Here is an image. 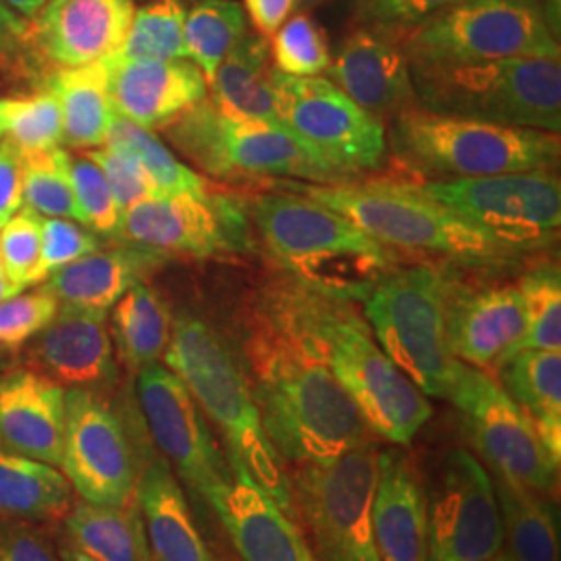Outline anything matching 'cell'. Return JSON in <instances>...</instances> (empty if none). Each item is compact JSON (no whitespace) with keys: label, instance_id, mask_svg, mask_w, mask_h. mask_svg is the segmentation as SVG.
Segmentation results:
<instances>
[{"label":"cell","instance_id":"1","mask_svg":"<svg viewBox=\"0 0 561 561\" xmlns=\"http://www.w3.org/2000/svg\"><path fill=\"white\" fill-rule=\"evenodd\" d=\"M324 294L300 280L264 287L241 317V366L262 428L283 460L319 463L368 442L354 401L324 360Z\"/></svg>","mask_w":561,"mask_h":561},{"label":"cell","instance_id":"2","mask_svg":"<svg viewBox=\"0 0 561 561\" xmlns=\"http://www.w3.org/2000/svg\"><path fill=\"white\" fill-rule=\"evenodd\" d=\"M250 219L271 252L301 285L337 300H366L400 262L340 213L296 192L271 187L248 201Z\"/></svg>","mask_w":561,"mask_h":561},{"label":"cell","instance_id":"3","mask_svg":"<svg viewBox=\"0 0 561 561\" xmlns=\"http://www.w3.org/2000/svg\"><path fill=\"white\" fill-rule=\"evenodd\" d=\"M275 187L340 213L373 240L393 250L443 256L470 271H491L524 256L422 194L412 181H285Z\"/></svg>","mask_w":561,"mask_h":561},{"label":"cell","instance_id":"4","mask_svg":"<svg viewBox=\"0 0 561 561\" xmlns=\"http://www.w3.org/2000/svg\"><path fill=\"white\" fill-rule=\"evenodd\" d=\"M162 360L187 387L202 412L221 428L227 454L241 460L252 479L296 520L287 466L262 428L243 366L221 333L204 319L180 314Z\"/></svg>","mask_w":561,"mask_h":561},{"label":"cell","instance_id":"5","mask_svg":"<svg viewBox=\"0 0 561 561\" xmlns=\"http://www.w3.org/2000/svg\"><path fill=\"white\" fill-rule=\"evenodd\" d=\"M387 152L414 181L553 171L560 134L445 115L416 104L387 123Z\"/></svg>","mask_w":561,"mask_h":561},{"label":"cell","instance_id":"6","mask_svg":"<svg viewBox=\"0 0 561 561\" xmlns=\"http://www.w3.org/2000/svg\"><path fill=\"white\" fill-rule=\"evenodd\" d=\"M456 264H398L364 300V321L382 352L426 398L449 400L461 362L447 335Z\"/></svg>","mask_w":561,"mask_h":561},{"label":"cell","instance_id":"7","mask_svg":"<svg viewBox=\"0 0 561 561\" xmlns=\"http://www.w3.org/2000/svg\"><path fill=\"white\" fill-rule=\"evenodd\" d=\"M167 136L202 173L221 181H354L285 123L229 119L210 99L167 125Z\"/></svg>","mask_w":561,"mask_h":561},{"label":"cell","instance_id":"8","mask_svg":"<svg viewBox=\"0 0 561 561\" xmlns=\"http://www.w3.org/2000/svg\"><path fill=\"white\" fill-rule=\"evenodd\" d=\"M419 104L435 113L561 131L560 57L412 67Z\"/></svg>","mask_w":561,"mask_h":561},{"label":"cell","instance_id":"9","mask_svg":"<svg viewBox=\"0 0 561 561\" xmlns=\"http://www.w3.org/2000/svg\"><path fill=\"white\" fill-rule=\"evenodd\" d=\"M321 340L324 360L368 433L393 445L412 443L431 421L433 405L382 352L352 301L324 298Z\"/></svg>","mask_w":561,"mask_h":561},{"label":"cell","instance_id":"10","mask_svg":"<svg viewBox=\"0 0 561 561\" xmlns=\"http://www.w3.org/2000/svg\"><path fill=\"white\" fill-rule=\"evenodd\" d=\"M412 67L560 57L539 0H460L400 32Z\"/></svg>","mask_w":561,"mask_h":561},{"label":"cell","instance_id":"11","mask_svg":"<svg viewBox=\"0 0 561 561\" xmlns=\"http://www.w3.org/2000/svg\"><path fill=\"white\" fill-rule=\"evenodd\" d=\"M379 451L373 443L319 463H298L289 477L296 520L319 561H381L373 530Z\"/></svg>","mask_w":561,"mask_h":561},{"label":"cell","instance_id":"12","mask_svg":"<svg viewBox=\"0 0 561 561\" xmlns=\"http://www.w3.org/2000/svg\"><path fill=\"white\" fill-rule=\"evenodd\" d=\"M412 183L463 221L522 254L547 248L558 238L561 181L553 171Z\"/></svg>","mask_w":561,"mask_h":561},{"label":"cell","instance_id":"13","mask_svg":"<svg viewBox=\"0 0 561 561\" xmlns=\"http://www.w3.org/2000/svg\"><path fill=\"white\" fill-rule=\"evenodd\" d=\"M449 401L460 412L466 439L489 463L491 474L541 495L558 489L560 461L551 458L533 419L493 375L461 362Z\"/></svg>","mask_w":561,"mask_h":561},{"label":"cell","instance_id":"14","mask_svg":"<svg viewBox=\"0 0 561 561\" xmlns=\"http://www.w3.org/2000/svg\"><path fill=\"white\" fill-rule=\"evenodd\" d=\"M121 240L159 250L167 256L221 259L254 248L248 201L208 190L196 194H161L138 202L121 217Z\"/></svg>","mask_w":561,"mask_h":561},{"label":"cell","instance_id":"15","mask_svg":"<svg viewBox=\"0 0 561 561\" xmlns=\"http://www.w3.org/2000/svg\"><path fill=\"white\" fill-rule=\"evenodd\" d=\"M271 85L279 117L301 140L345 175L356 180L387 159L385 125L370 117L322 76L294 78L273 67Z\"/></svg>","mask_w":561,"mask_h":561},{"label":"cell","instance_id":"16","mask_svg":"<svg viewBox=\"0 0 561 561\" xmlns=\"http://www.w3.org/2000/svg\"><path fill=\"white\" fill-rule=\"evenodd\" d=\"M127 426L94 389H65L60 472L83 502L121 507L136 500L138 458Z\"/></svg>","mask_w":561,"mask_h":561},{"label":"cell","instance_id":"17","mask_svg":"<svg viewBox=\"0 0 561 561\" xmlns=\"http://www.w3.org/2000/svg\"><path fill=\"white\" fill-rule=\"evenodd\" d=\"M428 561H482L503 551L493 479L468 449H449L426 489Z\"/></svg>","mask_w":561,"mask_h":561},{"label":"cell","instance_id":"18","mask_svg":"<svg viewBox=\"0 0 561 561\" xmlns=\"http://www.w3.org/2000/svg\"><path fill=\"white\" fill-rule=\"evenodd\" d=\"M141 419L159 454L171 463L178 479L202 500L231 479V466L222 456L204 412L180 377L161 362L138 373Z\"/></svg>","mask_w":561,"mask_h":561},{"label":"cell","instance_id":"19","mask_svg":"<svg viewBox=\"0 0 561 561\" xmlns=\"http://www.w3.org/2000/svg\"><path fill=\"white\" fill-rule=\"evenodd\" d=\"M447 335L458 360L495 373L524 335L518 280H468L456 268L447 300Z\"/></svg>","mask_w":561,"mask_h":561},{"label":"cell","instance_id":"20","mask_svg":"<svg viewBox=\"0 0 561 561\" xmlns=\"http://www.w3.org/2000/svg\"><path fill=\"white\" fill-rule=\"evenodd\" d=\"M327 78L385 127L419 104L400 32L389 27L373 25L350 34L331 60Z\"/></svg>","mask_w":561,"mask_h":561},{"label":"cell","instance_id":"21","mask_svg":"<svg viewBox=\"0 0 561 561\" xmlns=\"http://www.w3.org/2000/svg\"><path fill=\"white\" fill-rule=\"evenodd\" d=\"M231 479L204 502L219 516L241 561H319L300 526L252 479L236 456L227 454Z\"/></svg>","mask_w":561,"mask_h":561},{"label":"cell","instance_id":"22","mask_svg":"<svg viewBox=\"0 0 561 561\" xmlns=\"http://www.w3.org/2000/svg\"><path fill=\"white\" fill-rule=\"evenodd\" d=\"M134 13V0H48L27 36L55 69L83 67L119 50Z\"/></svg>","mask_w":561,"mask_h":561},{"label":"cell","instance_id":"23","mask_svg":"<svg viewBox=\"0 0 561 561\" xmlns=\"http://www.w3.org/2000/svg\"><path fill=\"white\" fill-rule=\"evenodd\" d=\"M111 99L117 115L152 131L208 99V81L190 59L111 57Z\"/></svg>","mask_w":561,"mask_h":561},{"label":"cell","instance_id":"24","mask_svg":"<svg viewBox=\"0 0 561 561\" xmlns=\"http://www.w3.org/2000/svg\"><path fill=\"white\" fill-rule=\"evenodd\" d=\"M32 341L27 368L60 387L96 391L117 382L115 345L104 317L59 310L55 321Z\"/></svg>","mask_w":561,"mask_h":561},{"label":"cell","instance_id":"25","mask_svg":"<svg viewBox=\"0 0 561 561\" xmlns=\"http://www.w3.org/2000/svg\"><path fill=\"white\" fill-rule=\"evenodd\" d=\"M65 387L32 368L0 375V445L60 468Z\"/></svg>","mask_w":561,"mask_h":561},{"label":"cell","instance_id":"26","mask_svg":"<svg viewBox=\"0 0 561 561\" xmlns=\"http://www.w3.org/2000/svg\"><path fill=\"white\" fill-rule=\"evenodd\" d=\"M169 259L159 250L125 241L119 248L96 250L80 261L65 264L42 287L57 298L59 310L106 319L111 308L134 285L148 279Z\"/></svg>","mask_w":561,"mask_h":561},{"label":"cell","instance_id":"27","mask_svg":"<svg viewBox=\"0 0 561 561\" xmlns=\"http://www.w3.org/2000/svg\"><path fill=\"white\" fill-rule=\"evenodd\" d=\"M373 530L381 561H428L426 489L400 447L379 454Z\"/></svg>","mask_w":561,"mask_h":561},{"label":"cell","instance_id":"28","mask_svg":"<svg viewBox=\"0 0 561 561\" xmlns=\"http://www.w3.org/2000/svg\"><path fill=\"white\" fill-rule=\"evenodd\" d=\"M136 502L157 560L217 561L192 516L178 474L161 454L146 449L138 461Z\"/></svg>","mask_w":561,"mask_h":561},{"label":"cell","instance_id":"29","mask_svg":"<svg viewBox=\"0 0 561 561\" xmlns=\"http://www.w3.org/2000/svg\"><path fill=\"white\" fill-rule=\"evenodd\" d=\"M46 90L59 101L62 141L69 148L104 146L117 115L111 99V57L83 67L55 69Z\"/></svg>","mask_w":561,"mask_h":561},{"label":"cell","instance_id":"30","mask_svg":"<svg viewBox=\"0 0 561 561\" xmlns=\"http://www.w3.org/2000/svg\"><path fill=\"white\" fill-rule=\"evenodd\" d=\"M271 44L261 34H245L222 59L208 83L213 104L229 119L283 123L271 85Z\"/></svg>","mask_w":561,"mask_h":561},{"label":"cell","instance_id":"31","mask_svg":"<svg viewBox=\"0 0 561 561\" xmlns=\"http://www.w3.org/2000/svg\"><path fill=\"white\" fill-rule=\"evenodd\" d=\"M507 396L533 419L542 445L561 460V354L520 350L495 370Z\"/></svg>","mask_w":561,"mask_h":561},{"label":"cell","instance_id":"32","mask_svg":"<svg viewBox=\"0 0 561 561\" xmlns=\"http://www.w3.org/2000/svg\"><path fill=\"white\" fill-rule=\"evenodd\" d=\"M71 505L73 489L59 468L0 445V518L53 524Z\"/></svg>","mask_w":561,"mask_h":561},{"label":"cell","instance_id":"33","mask_svg":"<svg viewBox=\"0 0 561 561\" xmlns=\"http://www.w3.org/2000/svg\"><path fill=\"white\" fill-rule=\"evenodd\" d=\"M69 545L92 561H152L140 507L73 502L65 516Z\"/></svg>","mask_w":561,"mask_h":561},{"label":"cell","instance_id":"34","mask_svg":"<svg viewBox=\"0 0 561 561\" xmlns=\"http://www.w3.org/2000/svg\"><path fill=\"white\" fill-rule=\"evenodd\" d=\"M502 516L505 556L512 561H560L558 512L549 495L491 474Z\"/></svg>","mask_w":561,"mask_h":561},{"label":"cell","instance_id":"35","mask_svg":"<svg viewBox=\"0 0 561 561\" xmlns=\"http://www.w3.org/2000/svg\"><path fill=\"white\" fill-rule=\"evenodd\" d=\"M111 340L129 373L162 360L171 341L173 319L161 294L146 280L134 285L113 308Z\"/></svg>","mask_w":561,"mask_h":561},{"label":"cell","instance_id":"36","mask_svg":"<svg viewBox=\"0 0 561 561\" xmlns=\"http://www.w3.org/2000/svg\"><path fill=\"white\" fill-rule=\"evenodd\" d=\"M248 34V18L238 0H198L185 15L183 46L210 83L222 59Z\"/></svg>","mask_w":561,"mask_h":561},{"label":"cell","instance_id":"37","mask_svg":"<svg viewBox=\"0 0 561 561\" xmlns=\"http://www.w3.org/2000/svg\"><path fill=\"white\" fill-rule=\"evenodd\" d=\"M134 154L146 173L157 183L161 194H196L204 196L210 183L198 171L178 161V157L162 144L150 129H144L134 121L115 115L106 141Z\"/></svg>","mask_w":561,"mask_h":561},{"label":"cell","instance_id":"38","mask_svg":"<svg viewBox=\"0 0 561 561\" xmlns=\"http://www.w3.org/2000/svg\"><path fill=\"white\" fill-rule=\"evenodd\" d=\"M524 335L520 350H561V273L558 262L530 266L520 280ZM514 352V354H516Z\"/></svg>","mask_w":561,"mask_h":561},{"label":"cell","instance_id":"39","mask_svg":"<svg viewBox=\"0 0 561 561\" xmlns=\"http://www.w3.org/2000/svg\"><path fill=\"white\" fill-rule=\"evenodd\" d=\"M185 15L183 0H152L136 9L125 42L113 57L119 60L185 59Z\"/></svg>","mask_w":561,"mask_h":561},{"label":"cell","instance_id":"40","mask_svg":"<svg viewBox=\"0 0 561 561\" xmlns=\"http://www.w3.org/2000/svg\"><path fill=\"white\" fill-rule=\"evenodd\" d=\"M23 157V206L42 217L78 221L71 187V157L62 148H50Z\"/></svg>","mask_w":561,"mask_h":561},{"label":"cell","instance_id":"41","mask_svg":"<svg viewBox=\"0 0 561 561\" xmlns=\"http://www.w3.org/2000/svg\"><path fill=\"white\" fill-rule=\"evenodd\" d=\"M268 44L275 69L285 76H322L333 60L327 32L304 11L285 21Z\"/></svg>","mask_w":561,"mask_h":561},{"label":"cell","instance_id":"42","mask_svg":"<svg viewBox=\"0 0 561 561\" xmlns=\"http://www.w3.org/2000/svg\"><path fill=\"white\" fill-rule=\"evenodd\" d=\"M7 140L21 154H36L57 148L62 141L59 101L48 90L34 99L7 101Z\"/></svg>","mask_w":561,"mask_h":561},{"label":"cell","instance_id":"43","mask_svg":"<svg viewBox=\"0 0 561 561\" xmlns=\"http://www.w3.org/2000/svg\"><path fill=\"white\" fill-rule=\"evenodd\" d=\"M71 187L78 222L104 238H119L123 213L106 183L101 167L85 157H71Z\"/></svg>","mask_w":561,"mask_h":561},{"label":"cell","instance_id":"44","mask_svg":"<svg viewBox=\"0 0 561 561\" xmlns=\"http://www.w3.org/2000/svg\"><path fill=\"white\" fill-rule=\"evenodd\" d=\"M41 245L42 215L27 206L0 227V261L23 291L34 285L32 279L41 261Z\"/></svg>","mask_w":561,"mask_h":561},{"label":"cell","instance_id":"45","mask_svg":"<svg viewBox=\"0 0 561 561\" xmlns=\"http://www.w3.org/2000/svg\"><path fill=\"white\" fill-rule=\"evenodd\" d=\"M59 314V301L38 287L0 301V347L18 350L34 340Z\"/></svg>","mask_w":561,"mask_h":561},{"label":"cell","instance_id":"46","mask_svg":"<svg viewBox=\"0 0 561 561\" xmlns=\"http://www.w3.org/2000/svg\"><path fill=\"white\" fill-rule=\"evenodd\" d=\"M96 250H101V238L88 227L71 219L42 217L41 261L32 283H44L65 264L80 261Z\"/></svg>","mask_w":561,"mask_h":561},{"label":"cell","instance_id":"47","mask_svg":"<svg viewBox=\"0 0 561 561\" xmlns=\"http://www.w3.org/2000/svg\"><path fill=\"white\" fill-rule=\"evenodd\" d=\"M88 157L101 167L121 213L138 202L161 196L157 183L146 173L140 161L127 150L104 144L101 148L90 150Z\"/></svg>","mask_w":561,"mask_h":561},{"label":"cell","instance_id":"48","mask_svg":"<svg viewBox=\"0 0 561 561\" xmlns=\"http://www.w3.org/2000/svg\"><path fill=\"white\" fill-rule=\"evenodd\" d=\"M0 561H62L32 522L0 518Z\"/></svg>","mask_w":561,"mask_h":561},{"label":"cell","instance_id":"49","mask_svg":"<svg viewBox=\"0 0 561 561\" xmlns=\"http://www.w3.org/2000/svg\"><path fill=\"white\" fill-rule=\"evenodd\" d=\"M460 0H379L364 15L379 27L405 32Z\"/></svg>","mask_w":561,"mask_h":561},{"label":"cell","instance_id":"50","mask_svg":"<svg viewBox=\"0 0 561 561\" xmlns=\"http://www.w3.org/2000/svg\"><path fill=\"white\" fill-rule=\"evenodd\" d=\"M23 208V157L9 140H0V227Z\"/></svg>","mask_w":561,"mask_h":561},{"label":"cell","instance_id":"51","mask_svg":"<svg viewBox=\"0 0 561 561\" xmlns=\"http://www.w3.org/2000/svg\"><path fill=\"white\" fill-rule=\"evenodd\" d=\"M296 9V0H243V11L256 27V34L273 38Z\"/></svg>","mask_w":561,"mask_h":561},{"label":"cell","instance_id":"52","mask_svg":"<svg viewBox=\"0 0 561 561\" xmlns=\"http://www.w3.org/2000/svg\"><path fill=\"white\" fill-rule=\"evenodd\" d=\"M30 32V23L20 13H15L11 7H7L0 0V41L11 38H25Z\"/></svg>","mask_w":561,"mask_h":561},{"label":"cell","instance_id":"53","mask_svg":"<svg viewBox=\"0 0 561 561\" xmlns=\"http://www.w3.org/2000/svg\"><path fill=\"white\" fill-rule=\"evenodd\" d=\"M2 2L11 7L15 13H20L21 18L32 20L48 0H2Z\"/></svg>","mask_w":561,"mask_h":561},{"label":"cell","instance_id":"54","mask_svg":"<svg viewBox=\"0 0 561 561\" xmlns=\"http://www.w3.org/2000/svg\"><path fill=\"white\" fill-rule=\"evenodd\" d=\"M21 291L23 289L13 283V279L7 273V268H4V264L0 261V301L9 300V298L18 296Z\"/></svg>","mask_w":561,"mask_h":561},{"label":"cell","instance_id":"55","mask_svg":"<svg viewBox=\"0 0 561 561\" xmlns=\"http://www.w3.org/2000/svg\"><path fill=\"white\" fill-rule=\"evenodd\" d=\"M60 560L62 561H92L90 558H85L83 553H80L78 549H73L71 545H67V547H62L60 549Z\"/></svg>","mask_w":561,"mask_h":561},{"label":"cell","instance_id":"56","mask_svg":"<svg viewBox=\"0 0 561 561\" xmlns=\"http://www.w3.org/2000/svg\"><path fill=\"white\" fill-rule=\"evenodd\" d=\"M7 129V101H0V140Z\"/></svg>","mask_w":561,"mask_h":561},{"label":"cell","instance_id":"57","mask_svg":"<svg viewBox=\"0 0 561 561\" xmlns=\"http://www.w3.org/2000/svg\"><path fill=\"white\" fill-rule=\"evenodd\" d=\"M322 2H327V0H296V7H300V9H312V7H319Z\"/></svg>","mask_w":561,"mask_h":561},{"label":"cell","instance_id":"58","mask_svg":"<svg viewBox=\"0 0 561 561\" xmlns=\"http://www.w3.org/2000/svg\"><path fill=\"white\" fill-rule=\"evenodd\" d=\"M362 2V11H364V13H366V11H368V9H370V7H373V4H375V2H379V0H360Z\"/></svg>","mask_w":561,"mask_h":561},{"label":"cell","instance_id":"59","mask_svg":"<svg viewBox=\"0 0 561 561\" xmlns=\"http://www.w3.org/2000/svg\"><path fill=\"white\" fill-rule=\"evenodd\" d=\"M482 561H512L505 553H500V556H495V558H489V560H482Z\"/></svg>","mask_w":561,"mask_h":561},{"label":"cell","instance_id":"60","mask_svg":"<svg viewBox=\"0 0 561 561\" xmlns=\"http://www.w3.org/2000/svg\"><path fill=\"white\" fill-rule=\"evenodd\" d=\"M0 356H2V347H0Z\"/></svg>","mask_w":561,"mask_h":561}]
</instances>
